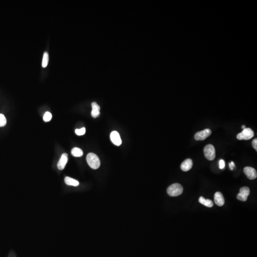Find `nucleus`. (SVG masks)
Returning <instances> with one entry per match:
<instances>
[{"label": "nucleus", "mask_w": 257, "mask_h": 257, "mask_svg": "<svg viewBox=\"0 0 257 257\" xmlns=\"http://www.w3.org/2000/svg\"><path fill=\"white\" fill-rule=\"evenodd\" d=\"M110 138H111V141L115 145L119 146L122 144V139H121L120 134L117 132L116 131L112 132L110 135Z\"/></svg>", "instance_id": "6e6552de"}, {"label": "nucleus", "mask_w": 257, "mask_h": 257, "mask_svg": "<svg viewBox=\"0 0 257 257\" xmlns=\"http://www.w3.org/2000/svg\"><path fill=\"white\" fill-rule=\"evenodd\" d=\"M193 166V161L191 159L185 160L181 164L180 168L182 170L188 171L192 169Z\"/></svg>", "instance_id": "9b49d317"}, {"label": "nucleus", "mask_w": 257, "mask_h": 257, "mask_svg": "<svg viewBox=\"0 0 257 257\" xmlns=\"http://www.w3.org/2000/svg\"><path fill=\"white\" fill-rule=\"evenodd\" d=\"M198 201L200 203L207 207L211 208L213 207V202L209 199H205L203 197H200Z\"/></svg>", "instance_id": "4468645a"}, {"label": "nucleus", "mask_w": 257, "mask_h": 257, "mask_svg": "<svg viewBox=\"0 0 257 257\" xmlns=\"http://www.w3.org/2000/svg\"><path fill=\"white\" fill-rule=\"evenodd\" d=\"M243 171L245 175L249 179H254L257 178V171L255 169L252 167H245L244 168Z\"/></svg>", "instance_id": "0eeeda50"}, {"label": "nucleus", "mask_w": 257, "mask_h": 257, "mask_svg": "<svg viewBox=\"0 0 257 257\" xmlns=\"http://www.w3.org/2000/svg\"><path fill=\"white\" fill-rule=\"evenodd\" d=\"M229 166H230V170H233V168L235 167V163H234V162L231 161V163H229Z\"/></svg>", "instance_id": "4be33fe9"}, {"label": "nucleus", "mask_w": 257, "mask_h": 257, "mask_svg": "<svg viewBox=\"0 0 257 257\" xmlns=\"http://www.w3.org/2000/svg\"><path fill=\"white\" fill-rule=\"evenodd\" d=\"M49 53L48 52H45L43 56V61H42V67L43 68H46L48 65L49 62Z\"/></svg>", "instance_id": "dca6fc26"}, {"label": "nucleus", "mask_w": 257, "mask_h": 257, "mask_svg": "<svg viewBox=\"0 0 257 257\" xmlns=\"http://www.w3.org/2000/svg\"><path fill=\"white\" fill-rule=\"evenodd\" d=\"M250 193V189L247 187H243L240 189V193L237 195V198L240 201H245Z\"/></svg>", "instance_id": "423d86ee"}, {"label": "nucleus", "mask_w": 257, "mask_h": 257, "mask_svg": "<svg viewBox=\"0 0 257 257\" xmlns=\"http://www.w3.org/2000/svg\"><path fill=\"white\" fill-rule=\"evenodd\" d=\"M219 165H220V168L221 169H223L224 168L225 166V163L224 160H221L219 162Z\"/></svg>", "instance_id": "aec40b11"}, {"label": "nucleus", "mask_w": 257, "mask_h": 257, "mask_svg": "<svg viewBox=\"0 0 257 257\" xmlns=\"http://www.w3.org/2000/svg\"><path fill=\"white\" fill-rule=\"evenodd\" d=\"M252 144L253 147V148L256 150V151H257V139H255L254 140H253L252 142Z\"/></svg>", "instance_id": "412c9836"}, {"label": "nucleus", "mask_w": 257, "mask_h": 257, "mask_svg": "<svg viewBox=\"0 0 257 257\" xmlns=\"http://www.w3.org/2000/svg\"><path fill=\"white\" fill-rule=\"evenodd\" d=\"M254 135L253 131L249 128H245L242 132L238 134L237 139L239 140H249L252 139Z\"/></svg>", "instance_id": "20e7f679"}, {"label": "nucleus", "mask_w": 257, "mask_h": 257, "mask_svg": "<svg viewBox=\"0 0 257 257\" xmlns=\"http://www.w3.org/2000/svg\"><path fill=\"white\" fill-rule=\"evenodd\" d=\"M68 154H63L58 163L57 167L58 169L60 170L64 169L67 163L68 162Z\"/></svg>", "instance_id": "9d476101"}, {"label": "nucleus", "mask_w": 257, "mask_h": 257, "mask_svg": "<svg viewBox=\"0 0 257 257\" xmlns=\"http://www.w3.org/2000/svg\"><path fill=\"white\" fill-rule=\"evenodd\" d=\"M43 120L44 122H48L51 121L52 119V114H51L50 112H46L44 116H43Z\"/></svg>", "instance_id": "a211bd4d"}, {"label": "nucleus", "mask_w": 257, "mask_h": 257, "mask_svg": "<svg viewBox=\"0 0 257 257\" xmlns=\"http://www.w3.org/2000/svg\"><path fill=\"white\" fill-rule=\"evenodd\" d=\"M211 131L210 129L206 128L203 131L197 132L195 134L194 138L197 141H203L210 136L211 134Z\"/></svg>", "instance_id": "39448f33"}, {"label": "nucleus", "mask_w": 257, "mask_h": 257, "mask_svg": "<svg viewBox=\"0 0 257 257\" xmlns=\"http://www.w3.org/2000/svg\"><path fill=\"white\" fill-rule=\"evenodd\" d=\"M205 157L209 160H214L216 157L215 149L212 144H208L204 147Z\"/></svg>", "instance_id": "7ed1b4c3"}, {"label": "nucleus", "mask_w": 257, "mask_h": 257, "mask_svg": "<svg viewBox=\"0 0 257 257\" xmlns=\"http://www.w3.org/2000/svg\"><path fill=\"white\" fill-rule=\"evenodd\" d=\"M71 154L72 155L75 157H80L83 155L84 152L81 149L75 147L71 150Z\"/></svg>", "instance_id": "2eb2a0df"}, {"label": "nucleus", "mask_w": 257, "mask_h": 257, "mask_svg": "<svg viewBox=\"0 0 257 257\" xmlns=\"http://www.w3.org/2000/svg\"><path fill=\"white\" fill-rule=\"evenodd\" d=\"M91 106H92V111H91V116H93V117L94 118H96L98 117L100 114V107L99 105L95 103H91Z\"/></svg>", "instance_id": "f8f14e48"}, {"label": "nucleus", "mask_w": 257, "mask_h": 257, "mask_svg": "<svg viewBox=\"0 0 257 257\" xmlns=\"http://www.w3.org/2000/svg\"><path fill=\"white\" fill-rule=\"evenodd\" d=\"M183 191L182 186L179 183L172 184L167 189L168 195L171 197H177L181 195Z\"/></svg>", "instance_id": "f03ea898"}, {"label": "nucleus", "mask_w": 257, "mask_h": 257, "mask_svg": "<svg viewBox=\"0 0 257 257\" xmlns=\"http://www.w3.org/2000/svg\"><path fill=\"white\" fill-rule=\"evenodd\" d=\"M86 160L90 167L93 169H97L100 166V162L99 158L94 153L88 154L86 157Z\"/></svg>", "instance_id": "f257e3e1"}, {"label": "nucleus", "mask_w": 257, "mask_h": 257, "mask_svg": "<svg viewBox=\"0 0 257 257\" xmlns=\"http://www.w3.org/2000/svg\"><path fill=\"white\" fill-rule=\"evenodd\" d=\"M7 120L5 116L3 114L0 113V127H2L6 125Z\"/></svg>", "instance_id": "f3484780"}, {"label": "nucleus", "mask_w": 257, "mask_h": 257, "mask_svg": "<svg viewBox=\"0 0 257 257\" xmlns=\"http://www.w3.org/2000/svg\"><path fill=\"white\" fill-rule=\"evenodd\" d=\"M76 134L78 136L83 135L85 133L86 129L85 128H82L80 129H76L75 131Z\"/></svg>", "instance_id": "6ab92c4d"}, {"label": "nucleus", "mask_w": 257, "mask_h": 257, "mask_svg": "<svg viewBox=\"0 0 257 257\" xmlns=\"http://www.w3.org/2000/svg\"><path fill=\"white\" fill-rule=\"evenodd\" d=\"M64 182L67 185H70V186L76 187L79 185V182L78 180L71 178V177H65L64 179Z\"/></svg>", "instance_id": "ddd939ff"}, {"label": "nucleus", "mask_w": 257, "mask_h": 257, "mask_svg": "<svg viewBox=\"0 0 257 257\" xmlns=\"http://www.w3.org/2000/svg\"><path fill=\"white\" fill-rule=\"evenodd\" d=\"M241 128H243V130H244L245 128H246V127H245V125H243V126H242V127H241Z\"/></svg>", "instance_id": "5701e85b"}, {"label": "nucleus", "mask_w": 257, "mask_h": 257, "mask_svg": "<svg viewBox=\"0 0 257 257\" xmlns=\"http://www.w3.org/2000/svg\"><path fill=\"white\" fill-rule=\"evenodd\" d=\"M214 201L216 205L219 206H222L225 203L224 198L222 193L220 192H217L214 195Z\"/></svg>", "instance_id": "1a4fd4ad"}]
</instances>
